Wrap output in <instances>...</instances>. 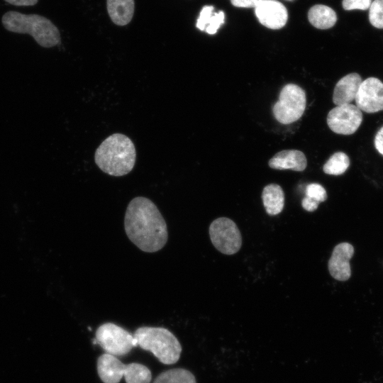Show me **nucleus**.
I'll return each mask as SVG.
<instances>
[{"label":"nucleus","instance_id":"f257e3e1","mask_svg":"<svg viewBox=\"0 0 383 383\" xmlns=\"http://www.w3.org/2000/svg\"><path fill=\"white\" fill-rule=\"evenodd\" d=\"M124 228L129 240L140 250L155 252L167 243L166 222L157 206L149 199L137 196L128 204Z\"/></svg>","mask_w":383,"mask_h":383},{"label":"nucleus","instance_id":"f03ea898","mask_svg":"<svg viewBox=\"0 0 383 383\" xmlns=\"http://www.w3.org/2000/svg\"><path fill=\"white\" fill-rule=\"evenodd\" d=\"M136 160V150L133 141L122 133L107 137L96 148L94 161L104 172L121 177L131 172Z\"/></svg>","mask_w":383,"mask_h":383},{"label":"nucleus","instance_id":"7ed1b4c3","mask_svg":"<svg viewBox=\"0 0 383 383\" xmlns=\"http://www.w3.org/2000/svg\"><path fill=\"white\" fill-rule=\"evenodd\" d=\"M4 28L12 33L28 34L43 48H52L60 43V33L57 26L46 17L9 11L1 17Z\"/></svg>","mask_w":383,"mask_h":383},{"label":"nucleus","instance_id":"20e7f679","mask_svg":"<svg viewBox=\"0 0 383 383\" xmlns=\"http://www.w3.org/2000/svg\"><path fill=\"white\" fill-rule=\"evenodd\" d=\"M133 337L137 340L138 345L151 352L163 364H174L179 359L182 346L174 335L167 328L140 327L135 331Z\"/></svg>","mask_w":383,"mask_h":383},{"label":"nucleus","instance_id":"39448f33","mask_svg":"<svg viewBox=\"0 0 383 383\" xmlns=\"http://www.w3.org/2000/svg\"><path fill=\"white\" fill-rule=\"evenodd\" d=\"M306 106L305 91L295 84H287L282 89L278 101L272 108L276 120L289 124L299 120Z\"/></svg>","mask_w":383,"mask_h":383},{"label":"nucleus","instance_id":"423d86ee","mask_svg":"<svg viewBox=\"0 0 383 383\" xmlns=\"http://www.w3.org/2000/svg\"><path fill=\"white\" fill-rule=\"evenodd\" d=\"M209 235L213 246L223 254H235L242 245V236L238 226L226 217L218 218L210 224Z\"/></svg>","mask_w":383,"mask_h":383},{"label":"nucleus","instance_id":"0eeeda50","mask_svg":"<svg viewBox=\"0 0 383 383\" xmlns=\"http://www.w3.org/2000/svg\"><path fill=\"white\" fill-rule=\"evenodd\" d=\"M97 344L106 353L121 356L128 354L133 348L134 337L122 327L112 323L101 325L95 333Z\"/></svg>","mask_w":383,"mask_h":383},{"label":"nucleus","instance_id":"6e6552de","mask_svg":"<svg viewBox=\"0 0 383 383\" xmlns=\"http://www.w3.org/2000/svg\"><path fill=\"white\" fill-rule=\"evenodd\" d=\"M327 124L334 133L351 135L360 127L362 121V111L353 104L336 106L327 116Z\"/></svg>","mask_w":383,"mask_h":383},{"label":"nucleus","instance_id":"1a4fd4ad","mask_svg":"<svg viewBox=\"0 0 383 383\" xmlns=\"http://www.w3.org/2000/svg\"><path fill=\"white\" fill-rule=\"evenodd\" d=\"M356 106L365 113L383 110V82L376 77L362 82L355 97Z\"/></svg>","mask_w":383,"mask_h":383},{"label":"nucleus","instance_id":"9d476101","mask_svg":"<svg viewBox=\"0 0 383 383\" xmlns=\"http://www.w3.org/2000/svg\"><path fill=\"white\" fill-rule=\"evenodd\" d=\"M255 12L261 24L274 30L284 27L288 18L287 9L276 0H261Z\"/></svg>","mask_w":383,"mask_h":383},{"label":"nucleus","instance_id":"9b49d317","mask_svg":"<svg viewBox=\"0 0 383 383\" xmlns=\"http://www.w3.org/2000/svg\"><path fill=\"white\" fill-rule=\"evenodd\" d=\"M354 254L353 246L348 243H341L333 248L328 260L331 275L338 281H346L351 275L350 260Z\"/></svg>","mask_w":383,"mask_h":383},{"label":"nucleus","instance_id":"f8f14e48","mask_svg":"<svg viewBox=\"0 0 383 383\" xmlns=\"http://www.w3.org/2000/svg\"><path fill=\"white\" fill-rule=\"evenodd\" d=\"M362 82L361 76L355 72L342 77L337 82L333 90V104L337 106L351 104L355 99Z\"/></svg>","mask_w":383,"mask_h":383},{"label":"nucleus","instance_id":"ddd939ff","mask_svg":"<svg viewBox=\"0 0 383 383\" xmlns=\"http://www.w3.org/2000/svg\"><path fill=\"white\" fill-rule=\"evenodd\" d=\"M269 166L275 170H292L301 172L307 165V160L298 150H284L276 153L268 162Z\"/></svg>","mask_w":383,"mask_h":383},{"label":"nucleus","instance_id":"4468645a","mask_svg":"<svg viewBox=\"0 0 383 383\" xmlns=\"http://www.w3.org/2000/svg\"><path fill=\"white\" fill-rule=\"evenodd\" d=\"M96 367L104 383H118L123 377L126 364L114 355L105 353L99 357Z\"/></svg>","mask_w":383,"mask_h":383},{"label":"nucleus","instance_id":"2eb2a0df","mask_svg":"<svg viewBox=\"0 0 383 383\" xmlns=\"http://www.w3.org/2000/svg\"><path fill=\"white\" fill-rule=\"evenodd\" d=\"M107 11L111 21L118 26H126L133 16L134 0H107Z\"/></svg>","mask_w":383,"mask_h":383},{"label":"nucleus","instance_id":"dca6fc26","mask_svg":"<svg viewBox=\"0 0 383 383\" xmlns=\"http://www.w3.org/2000/svg\"><path fill=\"white\" fill-rule=\"evenodd\" d=\"M262 199L265 211L269 215H277L283 210L284 194L279 184H270L265 186L262 193Z\"/></svg>","mask_w":383,"mask_h":383},{"label":"nucleus","instance_id":"f3484780","mask_svg":"<svg viewBox=\"0 0 383 383\" xmlns=\"http://www.w3.org/2000/svg\"><path fill=\"white\" fill-rule=\"evenodd\" d=\"M308 18L311 24L318 29L330 28L337 21L335 12L331 8L321 4L315 5L309 9Z\"/></svg>","mask_w":383,"mask_h":383},{"label":"nucleus","instance_id":"a211bd4d","mask_svg":"<svg viewBox=\"0 0 383 383\" xmlns=\"http://www.w3.org/2000/svg\"><path fill=\"white\" fill-rule=\"evenodd\" d=\"M153 383H196L193 374L182 368L169 370L160 373Z\"/></svg>","mask_w":383,"mask_h":383},{"label":"nucleus","instance_id":"6ab92c4d","mask_svg":"<svg viewBox=\"0 0 383 383\" xmlns=\"http://www.w3.org/2000/svg\"><path fill=\"white\" fill-rule=\"evenodd\" d=\"M123 377L126 383H150L152 374L146 366L132 362L126 364Z\"/></svg>","mask_w":383,"mask_h":383},{"label":"nucleus","instance_id":"aec40b11","mask_svg":"<svg viewBox=\"0 0 383 383\" xmlns=\"http://www.w3.org/2000/svg\"><path fill=\"white\" fill-rule=\"evenodd\" d=\"M350 165L348 156L343 152L333 154L323 167L326 174L340 175L343 174Z\"/></svg>","mask_w":383,"mask_h":383},{"label":"nucleus","instance_id":"412c9836","mask_svg":"<svg viewBox=\"0 0 383 383\" xmlns=\"http://www.w3.org/2000/svg\"><path fill=\"white\" fill-rule=\"evenodd\" d=\"M369 9L370 23L375 28H383V0H374Z\"/></svg>","mask_w":383,"mask_h":383},{"label":"nucleus","instance_id":"4be33fe9","mask_svg":"<svg viewBox=\"0 0 383 383\" xmlns=\"http://www.w3.org/2000/svg\"><path fill=\"white\" fill-rule=\"evenodd\" d=\"M306 196L321 203L326 200L327 193L320 184L311 183L306 186Z\"/></svg>","mask_w":383,"mask_h":383},{"label":"nucleus","instance_id":"5701e85b","mask_svg":"<svg viewBox=\"0 0 383 383\" xmlns=\"http://www.w3.org/2000/svg\"><path fill=\"white\" fill-rule=\"evenodd\" d=\"M213 6H205L200 11L199 16L196 21V27L200 30H205L213 14Z\"/></svg>","mask_w":383,"mask_h":383},{"label":"nucleus","instance_id":"b1692460","mask_svg":"<svg viewBox=\"0 0 383 383\" xmlns=\"http://www.w3.org/2000/svg\"><path fill=\"white\" fill-rule=\"evenodd\" d=\"M224 18L225 15L222 11L218 13H213L205 31L211 35L215 34L221 26L223 24Z\"/></svg>","mask_w":383,"mask_h":383},{"label":"nucleus","instance_id":"393cba45","mask_svg":"<svg viewBox=\"0 0 383 383\" xmlns=\"http://www.w3.org/2000/svg\"><path fill=\"white\" fill-rule=\"evenodd\" d=\"M372 0H343V7L345 10H366L370 8Z\"/></svg>","mask_w":383,"mask_h":383},{"label":"nucleus","instance_id":"a878e982","mask_svg":"<svg viewBox=\"0 0 383 383\" xmlns=\"http://www.w3.org/2000/svg\"><path fill=\"white\" fill-rule=\"evenodd\" d=\"M261 0H231V4L235 7L255 8Z\"/></svg>","mask_w":383,"mask_h":383},{"label":"nucleus","instance_id":"bb28decb","mask_svg":"<svg viewBox=\"0 0 383 383\" xmlns=\"http://www.w3.org/2000/svg\"><path fill=\"white\" fill-rule=\"evenodd\" d=\"M319 203L305 196L301 201L302 207L307 211L312 212L317 209Z\"/></svg>","mask_w":383,"mask_h":383},{"label":"nucleus","instance_id":"cd10ccee","mask_svg":"<svg viewBox=\"0 0 383 383\" xmlns=\"http://www.w3.org/2000/svg\"><path fill=\"white\" fill-rule=\"evenodd\" d=\"M374 142L377 150L383 155V126L376 133Z\"/></svg>","mask_w":383,"mask_h":383},{"label":"nucleus","instance_id":"c85d7f7f","mask_svg":"<svg viewBox=\"0 0 383 383\" xmlns=\"http://www.w3.org/2000/svg\"><path fill=\"white\" fill-rule=\"evenodd\" d=\"M6 2L17 6H28L35 5L38 0H4Z\"/></svg>","mask_w":383,"mask_h":383}]
</instances>
